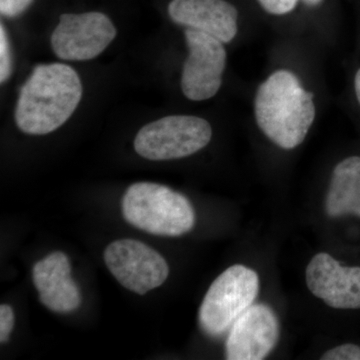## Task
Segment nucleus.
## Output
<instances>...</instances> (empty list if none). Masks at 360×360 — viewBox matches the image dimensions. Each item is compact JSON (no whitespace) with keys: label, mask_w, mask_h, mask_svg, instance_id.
<instances>
[{"label":"nucleus","mask_w":360,"mask_h":360,"mask_svg":"<svg viewBox=\"0 0 360 360\" xmlns=\"http://www.w3.org/2000/svg\"><path fill=\"white\" fill-rule=\"evenodd\" d=\"M84 87L77 71L63 63L40 65L21 87L16 104V125L30 135L56 131L71 117Z\"/></svg>","instance_id":"1"},{"label":"nucleus","mask_w":360,"mask_h":360,"mask_svg":"<svg viewBox=\"0 0 360 360\" xmlns=\"http://www.w3.org/2000/svg\"><path fill=\"white\" fill-rule=\"evenodd\" d=\"M258 127L283 149L302 144L314 124L316 108L314 94L303 89L290 70H279L258 87L255 99Z\"/></svg>","instance_id":"2"},{"label":"nucleus","mask_w":360,"mask_h":360,"mask_svg":"<svg viewBox=\"0 0 360 360\" xmlns=\"http://www.w3.org/2000/svg\"><path fill=\"white\" fill-rule=\"evenodd\" d=\"M123 217L136 229L160 236H180L193 229L195 212L184 194L153 182H137L122 200Z\"/></svg>","instance_id":"3"},{"label":"nucleus","mask_w":360,"mask_h":360,"mask_svg":"<svg viewBox=\"0 0 360 360\" xmlns=\"http://www.w3.org/2000/svg\"><path fill=\"white\" fill-rule=\"evenodd\" d=\"M259 291V277L245 265L229 267L210 285L200 309V323L206 335L217 338L226 333Z\"/></svg>","instance_id":"4"},{"label":"nucleus","mask_w":360,"mask_h":360,"mask_svg":"<svg viewBox=\"0 0 360 360\" xmlns=\"http://www.w3.org/2000/svg\"><path fill=\"white\" fill-rule=\"evenodd\" d=\"M212 137L210 123L193 115H169L144 125L134 139L137 155L146 160H179L205 148Z\"/></svg>","instance_id":"5"},{"label":"nucleus","mask_w":360,"mask_h":360,"mask_svg":"<svg viewBox=\"0 0 360 360\" xmlns=\"http://www.w3.org/2000/svg\"><path fill=\"white\" fill-rule=\"evenodd\" d=\"M116 34L115 25L104 13L61 14L51 34V49L63 60H91L108 49Z\"/></svg>","instance_id":"6"},{"label":"nucleus","mask_w":360,"mask_h":360,"mask_svg":"<svg viewBox=\"0 0 360 360\" xmlns=\"http://www.w3.org/2000/svg\"><path fill=\"white\" fill-rule=\"evenodd\" d=\"M104 262L123 288L139 295L160 288L169 274L167 260L135 239L113 241L104 251Z\"/></svg>","instance_id":"7"},{"label":"nucleus","mask_w":360,"mask_h":360,"mask_svg":"<svg viewBox=\"0 0 360 360\" xmlns=\"http://www.w3.org/2000/svg\"><path fill=\"white\" fill-rule=\"evenodd\" d=\"M186 40L188 56L182 68L180 86L189 101H208L221 87L227 59L224 42L191 28L186 30Z\"/></svg>","instance_id":"8"},{"label":"nucleus","mask_w":360,"mask_h":360,"mask_svg":"<svg viewBox=\"0 0 360 360\" xmlns=\"http://www.w3.org/2000/svg\"><path fill=\"white\" fill-rule=\"evenodd\" d=\"M278 338V319L274 310L265 304L251 305L232 324L225 345L226 359H264Z\"/></svg>","instance_id":"9"},{"label":"nucleus","mask_w":360,"mask_h":360,"mask_svg":"<svg viewBox=\"0 0 360 360\" xmlns=\"http://www.w3.org/2000/svg\"><path fill=\"white\" fill-rule=\"evenodd\" d=\"M307 284L312 295L333 309H360L359 266H342L328 253H319L307 265Z\"/></svg>","instance_id":"10"},{"label":"nucleus","mask_w":360,"mask_h":360,"mask_svg":"<svg viewBox=\"0 0 360 360\" xmlns=\"http://www.w3.org/2000/svg\"><path fill=\"white\" fill-rule=\"evenodd\" d=\"M168 13L177 25L207 33L224 44L238 34V9L225 0H172Z\"/></svg>","instance_id":"11"},{"label":"nucleus","mask_w":360,"mask_h":360,"mask_svg":"<svg viewBox=\"0 0 360 360\" xmlns=\"http://www.w3.org/2000/svg\"><path fill=\"white\" fill-rule=\"evenodd\" d=\"M326 210L328 217L354 214L360 217V156L340 161L333 170Z\"/></svg>","instance_id":"12"},{"label":"nucleus","mask_w":360,"mask_h":360,"mask_svg":"<svg viewBox=\"0 0 360 360\" xmlns=\"http://www.w3.org/2000/svg\"><path fill=\"white\" fill-rule=\"evenodd\" d=\"M13 59L6 28L0 25V82L4 84L11 75Z\"/></svg>","instance_id":"13"},{"label":"nucleus","mask_w":360,"mask_h":360,"mask_svg":"<svg viewBox=\"0 0 360 360\" xmlns=\"http://www.w3.org/2000/svg\"><path fill=\"white\" fill-rule=\"evenodd\" d=\"M322 360H360V347L359 345H347L331 348L322 355Z\"/></svg>","instance_id":"14"},{"label":"nucleus","mask_w":360,"mask_h":360,"mask_svg":"<svg viewBox=\"0 0 360 360\" xmlns=\"http://www.w3.org/2000/svg\"><path fill=\"white\" fill-rule=\"evenodd\" d=\"M258 2L266 13L274 15H284L295 8L298 0H258Z\"/></svg>","instance_id":"15"},{"label":"nucleus","mask_w":360,"mask_h":360,"mask_svg":"<svg viewBox=\"0 0 360 360\" xmlns=\"http://www.w3.org/2000/svg\"><path fill=\"white\" fill-rule=\"evenodd\" d=\"M14 324L13 307L8 304L0 307V342L6 343L8 340Z\"/></svg>","instance_id":"16"},{"label":"nucleus","mask_w":360,"mask_h":360,"mask_svg":"<svg viewBox=\"0 0 360 360\" xmlns=\"http://www.w3.org/2000/svg\"><path fill=\"white\" fill-rule=\"evenodd\" d=\"M33 0H0V13L6 18H16L25 13Z\"/></svg>","instance_id":"17"},{"label":"nucleus","mask_w":360,"mask_h":360,"mask_svg":"<svg viewBox=\"0 0 360 360\" xmlns=\"http://www.w3.org/2000/svg\"><path fill=\"white\" fill-rule=\"evenodd\" d=\"M354 91L357 101H359L360 105V68L357 70L356 75H355L354 77Z\"/></svg>","instance_id":"18"},{"label":"nucleus","mask_w":360,"mask_h":360,"mask_svg":"<svg viewBox=\"0 0 360 360\" xmlns=\"http://www.w3.org/2000/svg\"><path fill=\"white\" fill-rule=\"evenodd\" d=\"M307 6H316L317 4H321L322 0H302Z\"/></svg>","instance_id":"19"}]
</instances>
